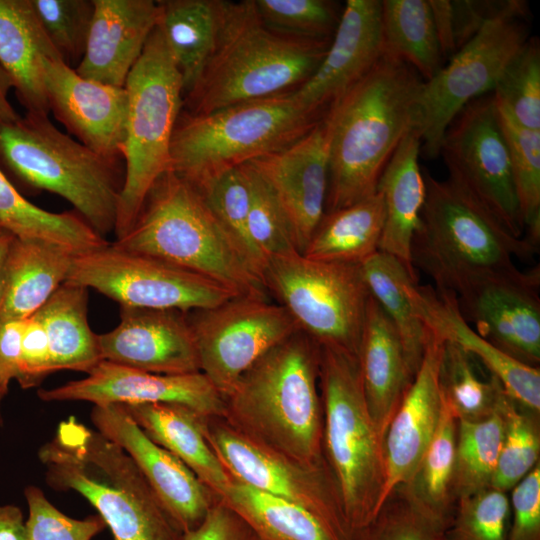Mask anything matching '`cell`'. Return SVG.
<instances>
[{
    "label": "cell",
    "instance_id": "45",
    "mask_svg": "<svg viewBox=\"0 0 540 540\" xmlns=\"http://www.w3.org/2000/svg\"><path fill=\"white\" fill-rule=\"evenodd\" d=\"M443 58H451L489 21L502 15H528L522 0H429Z\"/></svg>",
    "mask_w": 540,
    "mask_h": 540
},
{
    "label": "cell",
    "instance_id": "21",
    "mask_svg": "<svg viewBox=\"0 0 540 540\" xmlns=\"http://www.w3.org/2000/svg\"><path fill=\"white\" fill-rule=\"evenodd\" d=\"M329 138L324 118L294 143L248 162L284 209L301 254L325 214Z\"/></svg>",
    "mask_w": 540,
    "mask_h": 540
},
{
    "label": "cell",
    "instance_id": "47",
    "mask_svg": "<svg viewBox=\"0 0 540 540\" xmlns=\"http://www.w3.org/2000/svg\"><path fill=\"white\" fill-rule=\"evenodd\" d=\"M244 166L250 185L247 229L252 244L266 264L272 257L299 252L292 225L275 194L250 163Z\"/></svg>",
    "mask_w": 540,
    "mask_h": 540
},
{
    "label": "cell",
    "instance_id": "44",
    "mask_svg": "<svg viewBox=\"0 0 540 540\" xmlns=\"http://www.w3.org/2000/svg\"><path fill=\"white\" fill-rule=\"evenodd\" d=\"M196 188L263 279L266 261L252 244L247 229L250 185L244 164L219 173Z\"/></svg>",
    "mask_w": 540,
    "mask_h": 540
},
{
    "label": "cell",
    "instance_id": "56",
    "mask_svg": "<svg viewBox=\"0 0 540 540\" xmlns=\"http://www.w3.org/2000/svg\"><path fill=\"white\" fill-rule=\"evenodd\" d=\"M24 320L0 323V393L3 395L11 380L19 376Z\"/></svg>",
    "mask_w": 540,
    "mask_h": 540
},
{
    "label": "cell",
    "instance_id": "58",
    "mask_svg": "<svg viewBox=\"0 0 540 540\" xmlns=\"http://www.w3.org/2000/svg\"><path fill=\"white\" fill-rule=\"evenodd\" d=\"M12 89L10 78L0 66V120H11L20 116L9 101V93Z\"/></svg>",
    "mask_w": 540,
    "mask_h": 540
},
{
    "label": "cell",
    "instance_id": "27",
    "mask_svg": "<svg viewBox=\"0 0 540 540\" xmlns=\"http://www.w3.org/2000/svg\"><path fill=\"white\" fill-rule=\"evenodd\" d=\"M61 58L30 0H0V66L26 114L48 116L45 62ZM62 59V58H61Z\"/></svg>",
    "mask_w": 540,
    "mask_h": 540
},
{
    "label": "cell",
    "instance_id": "13",
    "mask_svg": "<svg viewBox=\"0 0 540 540\" xmlns=\"http://www.w3.org/2000/svg\"><path fill=\"white\" fill-rule=\"evenodd\" d=\"M65 282L93 288L121 307L185 313L212 308L238 296L202 275L113 243L75 255Z\"/></svg>",
    "mask_w": 540,
    "mask_h": 540
},
{
    "label": "cell",
    "instance_id": "50",
    "mask_svg": "<svg viewBox=\"0 0 540 540\" xmlns=\"http://www.w3.org/2000/svg\"><path fill=\"white\" fill-rule=\"evenodd\" d=\"M507 493L489 488L456 502L447 540H509Z\"/></svg>",
    "mask_w": 540,
    "mask_h": 540
},
{
    "label": "cell",
    "instance_id": "34",
    "mask_svg": "<svg viewBox=\"0 0 540 540\" xmlns=\"http://www.w3.org/2000/svg\"><path fill=\"white\" fill-rule=\"evenodd\" d=\"M384 220L381 196L325 212L304 252L313 260L360 265L379 250Z\"/></svg>",
    "mask_w": 540,
    "mask_h": 540
},
{
    "label": "cell",
    "instance_id": "54",
    "mask_svg": "<svg viewBox=\"0 0 540 540\" xmlns=\"http://www.w3.org/2000/svg\"><path fill=\"white\" fill-rule=\"evenodd\" d=\"M51 372L48 338L36 314L24 320L18 383L31 388Z\"/></svg>",
    "mask_w": 540,
    "mask_h": 540
},
{
    "label": "cell",
    "instance_id": "36",
    "mask_svg": "<svg viewBox=\"0 0 540 540\" xmlns=\"http://www.w3.org/2000/svg\"><path fill=\"white\" fill-rule=\"evenodd\" d=\"M220 501L236 512L259 540H353L310 511L235 480Z\"/></svg>",
    "mask_w": 540,
    "mask_h": 540
},
{
    "label": "cell",
    "instance_id": "42",
    "mask_svg": "<svg viewBox=\"0 0 540 540\" xmlns=\"http://www.w3.org/2000/svg\"><path fill=\"white\" fill-rule=\"evenodd\" d=\"M495 105L507 144L513 183L525 227L524 237L539 246L540 130L520 125L496 102Z\"/></svg>",
    "mask_w": 540,
    "mask_h": 540
},
{
    "label": "cell",
    "instance_id": "51",
    "mask_svg": "<svg viewBox=\"0 0 540 540\" xmlns=\"http://www.w3.org/2000/svg\"><path fill=\"white\" fill-rule=\"evenodd\" d=\"M353 540H447L446 527L396 488Z\"/></svg>",
    "mask_w": 540,
    "mask_h": 540
},
{
    "label": "cell",
    "instance_id": "20",
    "mask_svg": "<svg viewBox=\"0 0 540 540\" xmlns=\"http://www.w3.org/2000/svg\"><path fill=\"white\" fill-rule=\"evenodd\" d=\"M44 83L49 110L70 134L107 159L123 160L128 110L124 87L82 77L61 58L45 62Z\"/></svg>",
    "mask_w": 540,
    "mask_h": 540
},
{
    "label": "cell",
    "instance_id": "48",
    "mask_svg": "<svg viewBox=\"0 0 540 540\" xmlns=\"http://www.w3.org/2000/svg\"><path fill=\"white\" fill-rule=\"evenodd\" d=\"M254 4L272 30L318 40L333 38L343 9L331 0H254Z\"/></svg>",
    "mask_w": 540,
    "mask_h": 540
},
{
    "label": "cell",
    "instance_id": "2",
    "mask_svg": "<svg viewBox=\"0 0 540 540\" xmlns=\"http://www.w3.org/2000/svg\"><path fill=\"white\" fill-rule=\"evenodd\" d=\"M321 346L301 330L261 356L224 398L223 419L252 440L304 466L323 455Z\"/></svg>",
    "mask_w": 540,
    "mask_h": 540
},
{
    "label": "cell",
    "instance_id": "49",
    "mask_svg": "<svg viewBox=\"0 0 540 540\" xmlns=\"http://www.w3.org/2000/svg\"><path fill=\"white\" fill-rule=\"evenodd\" d=\"M62 60L72 68L82 60L94 15V0H30Z\"/></svg>",
    "mask_w": 540,
    "mask_h": 540
},
{
    "label": "cell",
    "instance_id": "19",
    "mask_svg": "<svg viewBox=\"0 0 540 540\" xmlns=\"http://www.w3.org/2000/svg\"><path fill=\"white\" fill-rule=\"evenodd\" d=\"M90 417L96 430L132 458L183 534L202 522L218 499L180 459L149 438L118 404L94 406Z\"/></svg>",
    "mask_w": 540,
    "mask_h": 540
},
{
    "label": "cell",
    "instance_id": "46",
    "mask_svg": "<svg viewBox=\"0 0 540 540\" xmlns=\"http://www.w3.org/2000/svg\"><path fill=\"white\" fill-rule=\"evenodd\" d=\"M495 102L520 125L540 130V42L529 37L493 91Z\"/></svg>",
    "mask_w": 540,
    "mask_h": 540
},
{
    "label": "cell",
    "instance_id": "40",
    "mask_svg": "<svg viewBox=\"0 0 540 540\" xmlns=\"http://www.w3.org/2000/svg\"><path fill=\"white\" fill-rule=\"evenodd\" d=\"M478 360L458 345L442 340L439 365L441 398L457 421H479L497 409L503 387L491 374L482 377Z\"/></svg>",
    "mask_w": 540,
    "mask_h": 540
},
{
    "label": "cell",
    "instance_id": "1",
    "mask_svg": "<svg viewBox=\"0 0 540 540\" xmlns=\"http://www.w3.org/2000/svg\"><path fill=\"white\" fill-rule=\"evenodd\" d=\"M423 79L404 62L382 54L371 71L325 117L329 171L325 212L376 193L403 138L416 130Z\"/></svg>",
    "mask_w": 540,
    "mask_h": 540
},
{
    "label": "cell",
    "instance_id": "14",
    "mask_svg": "<svg viewBox=\"0 0 540 540\" xmlns=\"http://www.w3.org/2000/svg\"><path fill=\"white\" fill-rule=\"evenodd\" d=\"M440 154L448 179L509 233L523 238L524 222L492 93L472 100L458 113L444 134Z\"/></svg>",
    "mask_w": 540,
    "mask_h": 540
},
{
    "label": "cell",
    "instance_id": "33",
    "mask_svg": "<svg viewBox=\"0 0 540 540\" xmlns=\"http://www.w3.org/2000/svg\"><path fill=\"white\" fill-rule=\"evenodd\" d=\"M158 3V26L182 77L185 96L195 85L215 47L222 0H162Z\"/></svg>",
    "mask_w": 540,
    "mask_h": 540
},
{
    "label": "cell",
    "instance_id": "12",
    "mask_svg": "<svg viewBox=\"0 0 540 540\" xmlns=\"http://www.w3.org/2000/svg\"><path fill=\"white\" fill-rule=\"evenodd\" d=\"M528 15L507 14L486 23L430 80L423 81L416 131L421 151L435 158L444 134L472 100L492 93L529 39Z\"/></svg>",
    "mask_w": 540,
    "mask_h": 540
},
{
    "label": "cell",
    "instance_id": "15",
    "mask_svg": "<svg viewBox=\"0 0 540 540\" xmlns=\"http://www.w3.org/2000/svg\"><path fill=\"white\" fill-rule=\"evenodd\" d=\"M193 312L200 372L223 398L261 356L300 330L282 305L264 298L238 295Z\"/></svg>",
    "mask_w": 540,
    "mask_h": 540
},
{
    "label": "cell",
    "instance_id": "18",
    "mask_svg": "<svg viewBox=\"0 0 540 540\" xmlns=\"http://www.w3.org/2000/svg\"><path fill=\"white\" fill-rule=\"evenodd\" d=\"M46 402L86 401L94 406L162 403L186 407L203 418L223 417L225 400L201 372L164 375L102 360L83 379L41 389Z\"/></svg>",
    "mask_w": 540,
    "mask_h": 540
},
{
    "label": "cell",
    "instance_id": "23",
    "mask_svg": "<svg viewBox=\"0 0 540 540\" xmlns=\"http://www.w3.org/2000/svg\"><path fill=\"white\" fill-rule=\"evenodd\" d=\"M186 314L174 309L121 307L119 324L97 335L102 360L164 375L200 372Z\"/></svg>",
    "mask_w": 540,
    "mask_h": 540
},
{
    "label": "cell",
    "instance_id": "41",
    "mask_svg": "<svg viewBox=\"0 0 540 540\" xmlns=\"http://www.w3.org/2000/svg\"><path fill=\"white\" fill-rule=\"evenodd\" d=\"M503 434L499 402L494 413L485 419L458 421L454 468L456 501L492 488Z\"/></svg>",
    "mask_w": 540,
    "mask_h": 540
},
{
    "label": "cell",
    "instance_id": "57",
    "mask_svg": "<svg viewBox=\"0 0 540 540\" xmlns=\"http://www.w3.org/2000/svg\"><path fill=\"white\" fill-rule=\"evenodd\" d=\"M0 540H28L23 513L17 506H0Z\"/></svg>",
    "mask_w": 540,
    "mask_h": 540
},
{
    "label": "cell",
    "instance_id": "26",
    "mask_svg": "<svg viewBox=\"0 0 540 540\" xmlns=\"http://www.w3.org/2000/svg\"><path fill=\"white\" fill-rule=\"evenodd\" d=\"M153 0H94L84 56L75 71L87 79L123 88L158 25Z\"/></svg>",
    "mask_w": 540,
    "mask_h": 540
},
{
    "label": "cell",
    "instance_id": "9",
    "mask_svg": "<svg viewBox=\"0 0 540 540\" xmlns=\"http://www.w3.org/2000/svg\"><path fill=\"white\" fill-rule=\"evenodd\" d=\"M320 120L294 90L205 114L181 112L170 148V171L197 187L228 169L278 151Z\"/></svg>",
    "mask_w": 540,
    "mask_h": 540
},
{
    "label": "cell",
    "instance_id": "53",
    "mask_svg": "<svg viewBox=\"0 0 540 540\" xmlns=\"http://www.w3.org/2000/svg\"><path fill=\"white\" fill-rule=\"evenodd\" d=\"M509 540H540V462L511 490Z\"/></svg>",
    "mask_w": 540,
    "mask_h": 540
},
{
    "label": "cell",
    "instance_id": "4",
    "mask_svg": "<svg viewBox=\"0 0 540 540\" xmlns=\"http://www.w3.org/2000/svg\"><path fill=\"white\" fill-rule=\"evenodd\" d=\"M47 484L86 498L113 540H183L132 458L96 429L70 417L38 452Z\"/></svg>",
    "mask_w": 540,
    "mask_h": 540
},
{
    "label": "cell",
    "instance_id": "39",
    "mask_svg": "<svg viewBox=\"0 0 540 540\" xmlns=\"http://www.w3.org/2000/svg\"><path fill=\"white\" fill-rule=\"evenodd\" d=\"M457 425V419L442 400L439 422L427 450L410 478L397 487L410 502L446 529L457 502L454 495Z\"/></svg>",
    "mask_w": 540,
    "mask_h": 540
},
{
    "label": "cell",
    "instance_id": "11",
    "mask_svg": "<svg viewBox=\"0 0 540 540\" xmlns=\"http://www.w3.org/2000/svg\"><path fill=\"white\" fill-rule=\"evenodd\" d=\"M263 281L302 332L320 346L358 355L370 298L360 265L313 260L295 251L270 258Z\"/></svg>",
    "mask_w": 540,
    "mask_h": 540
},
{
    "label": "cell",
    "instance_id": "37",
    "mask_svg": "<svg viewBox=\"0 0 540 540\" xmlns=\"http://www.w3.org/2000/svg\"><path fill=\"white\" fill-rule=\"evenodd\" d=\"M370 296L379 304L396 329L413 377L423 359L429 331L417 315L408 285L417 276L397 258L377 251L360 264Z\"/></svg>",
    "mask_w": 540,
    "mask_h": 540
},
{
    "label": "cell",
    "instance_id": "55",
    "mask_svg": "<svg viewBox=\"0 0 540 540\" xmlns=\"http://www.w3.org/2000/svg\"><path fill=\"white\" fill-rule=\"evenodd\" d=\"M183 540L259 539L236 512L218 500L196 528L184 533Z\"/></svg>",
    "mask_w": 540,
    "mask_h": 540
},
{
    "label": "cell",
    "instance_id": "8",
    "mask_svg": "<svg viewBox=\"0 0 540 540\" xmlns=\"http://www.w3.org/2000/svg\"><path fill=\"white\" fill-rule=\"evenodd\" d=\"M119 165L61 132L48 116L0 120V168L70 202L102 237L115 228L124 182Z\"/></svg>",
    "mask_w": 540,
    "mask_h": 540
},
{
    "label": "cell",
    "instance_id": "22",
    "mask_svg": "<svg viewBox=\"0 0 540 540\" xmlns=\"http://www.w3.org/2000/svg\"><path fill=\"white\" fill-rule=\"evenodd\" d=\"M381 0H347L328 50L311 77L294 90L318 120L375 66L382 56Z\"/></svg>",
    "mask_w": 540,
    "mask_h": 540
},
{
    "label": "cell",
    "instance_id": "25",
    "mask_svg": "<svg viewBox=\"0 0 540 540\" xmlns=\"http://www.w3.org/2000/svg\"><path fill=\"white\" fill-rule=\"evenodd\" d=\"M441 351L442 340L429 332L419 369L385 433L386 481L382 505L397 487L410 478L435 434L442 409L439 386Z\"/></svg>",
    "mask_w": 540,
    "mask_h": 540
},
{
    "label": "cell",
    "instance_id": "16",
    "mask_svg": "<svg viewBox=\"0 0 540 540\" xmlns=\"http://www.w3.org/2000/svg\"><path fill=\"white\" fill-rule=\"evenodd\" d=\"M204 434L233 480L298 505L353 538L327 464L296 463L252 440L222 417L206 418Z\"/></svg>",
    "mask_w": 540,
    "mask_h": 540
},
{
    "label": "cell",
    "instance_id": "5",
    "mask_svg": "<svg viewBox=\"0 0 540 540\" xmlns=\"http://www.w3.org/2000/svg\"><path fill=\"white\" fill-rule=\"evenodd\" d=\"M116 247L211 279L237 295L268 299L264 281L190 182L167 171Z\"/></svg>",
    "mask_w": 540,
    "mask_h": 540
},
{
    "label": "cell",
    "instance_id": "59",
    "mask_svg": "<svg viewBox=\"0 0 540 540\" xmlns=\"http://www.w3.org/2000/svg\"><path fill=\"white\" fill-rule=\"evenodd\" d=\"M14 236L8 231L0 228V298L2 290V267L8 246Z\"/></svg>",
    "mask_w": 540,
    "mask_h": 540
},
{
    "label": "cell",
    "instance_id": "52",
    "mask_svg": "<svg viewBox=\"0 0 540 540\" xmlns=\"http://www.w3.org/2000/svg\"><path fill=\"white\" fill-rule=\"evenodd\" d=\"M29 515L25 521L28 540H92L106 524L99 515L74 519L59 511L36 486L24 491Z\"/></svg>",
    "mask_w": 540,
    "mask_h": 540
},
{
    "label": "cell",
    "instance_id": "3",
    "mask_svg": "<svg viewBox=\"0 0 540 540\" xmlns=\"http://www.w3.org/2000/svg\"><path fill=\"white\" fill-rule=\"evenodd\" d=\"M331 40L279 33L261 20L254 0H222L215 47L184 96L186 112L205 114L295 90L318 68Z\"/></svg>",
    "mask_w": 540,
    "mask_h": 540
},
{
    "label": "cell",
    "instance_id": "24",
    "mask_svg": "<svg viewBox=\"0 0 540 540\" xmlns=\"http://www.w3.org/2000/svg\"><path fill=\"white\" fill-rule=\"evenodd\" d=\"M408 293L419 318L434 336L475 357L519 406L540 413V369L526 365L487 341L463 317L452 291L412 281Z\"/></svg>",
    "mask_w": 540,
    "mask_h": 540
},
{
    "label": "cell",
    "instance_id": "30",
    "mask_svg": "<svg viewBox=\"0 0 540 540\" xmlns=\"http://www.w3.org/2000/svg\"><path fill=\"white\" fill-rule=\"evenodd\" d=\"M74 256L55 244L13 237L2 267L0 323L35 314L66 281Z\"/></svg>",
    "mask_w": 540,
    "mask_h": 540
},
{
    "label": "cell",
    "instance_id": "31",
    "mask_svg": "<svg viewBox=\"0 0 540 540\" xmlns=\"http://www.w3.org/2000/svg\"><path fill=\"white\" fill-rule=\"evenodd\" d=\"M118 405L149 438L180 459L218 500L226 494L233 479L205 438L206 418L178 405Z\"/></svg>",
    "mask_w": 540,
    "mask_h": 540
},
{
    "label": "cell",
    "instance_id": "10",
    "mask_svg": "<svg viewBox=\"0 0 540 540\" xmlns=\"http://www.w3.org/2000/svg\"><path fill=\"white\" fill-rule=\"evenodd\" d=\"M124 88L128 110L122 150L124 182L114 228L116 240L132 228L157 179L170 171L171 140L184 107L182 77L158 25Z\"/></svg>",
    "mask_w": 540,
    "mask_h": 540
},
{
    "label": "cell",
    "instance_id": "60",
    "mask_svg": "<svg viewBox=\"0 0 540 540\" xmlns=\"http://www.w3.org/2000/svg\"><path fill=\"white\" fill-rule=\"evenodd\" d=\"M5 397V395H3L2 393H0V426L3 424V414H2V408H1V405H2V401H3V398Z\"/></svg>",
    "mask_w": 540,
    "mask_h": 540
},
{
    "label": "cell",
    "instance_id": "17",
    "mask_svg": "<svg viewBox=\"0 0 540 540\" xmlns=\"http://www.w3.org/2000/svg\"><path fill=\"white\" fill-rule=\"evenodd\" d=\"M540 269L474 280L457 294L460 311L487 341L532 367L540 363Z\"/></svg>",
    "mask_w": 540,
    "mask_h": 540
},
{
    "label": "cell",
    "instance_id": "28",
    "mask_svg": "<svg viewBox=\"0 0 540 540\" xmlns=\"http://www.w3.org/2000/svg\"><path fill=\"white\" fill-rule=\"evenodd\" d=\"M365 400L383 437L412 376L401 339L379 304L370 296L358 350Z\"/></svg>",
    "mask_w": 540,
    "mask_h": 540
},
{
    "label": "cell",
    "instance_id": "7",
    "mask_svg": "<svg viewBox=\"0 0 540 540\" xmlns=\"http://www.w3.org/2000/svg\"><path fill=\"white\" fill-rule=\"evenodd\" d=\"M319 386L323 455L354 539L382 505L386 481L384 439L368 410L358 355L321 346Z\"/></svg>",
    "mask_w": 540,
    "mask_h": 540
},
{
    "label": "cell",
    "instance_id": "32",
    "mask_svg": "<svg viewBox=\"0 0 540 540\" xmlns=\"http://www.w3.org/2000/svg\"><path fill=\"white\" fill-rule=\"evenodd\" d=\"M88 288L64 282L35 313L49 344L51 372L74 370L86 374L102 361L97 334L87 319Z\"/></svg>",
    "mask_w": 540,
    "mask_h": 540
},
{
    "label": "cell",
    "instance_id": "43",
    "mask_svg": "<svg viewBox=\"0 0 540 540\" xmlns=\"http://www.w3.org/2000/svg\"><path fill=\"white\" fill-rule=\"evenodd\" d=\"M499 409L504 434L492 488L507 493L539 463V414L519 406L504 391Z\"/></svg>",
    "mask_w": 540,
    "mask_h": 540
},
{
    "label": "cell",
    "instance_id": "6",
    "mask_svg": "<svg viewBox=\"0 0 540 540\" xmlns=\"http://www.w3.org/2000/svg\"><path fill=\"white\" fill-rule=\"evenodd\" d=\"M426 194L411 244L413 268L437 289L457 294L470 282L519 269L539 246L517 238L476 200L451 182L423 171Z\"/></svg>",
    "mask_w": 540,
    "mask_h": 540
},
{
    "label": "cell",
    "instance_id": "35",
    "mask_svg": "<svg viewBox=\"0 0 540 540\" xmlns=\"http://www.w3.org/2000/svg\"><path fill=\"white\" fill-rule=\"evenodd\" d=\"M0 228L19 239L61 246L74 255L109 244L80 215L49 212L30 202L1 168Z\"/></svg>",
    "mask_w": 540,
    "mask_h": 540
},
{
    "label": "cell",
    "instance_id": "29",
    "mask_svg": "<svg viewBox=\"0 0 540 540\" xmlns=\"http://www.w3.org/2000/svg\"><path fill=\"white\" fill-rule=\"evenodd\" d=\"M421 141L416 130L401 141L387 163L377 185L384 220L379 250L402 262L416 275L411 244L424 205L426 186L419 165Z\"/></svg>",
    "mask_w": 540,
    "mask_h": 540
},
{
    "label": "cell",
    "instance_id": "38",
    "mask_svg": "<svg viewBox=\"0 0 540 540\" xmlns=\"http://www.w3.org/2000/svg\"><path fill=\"white\" fill-rule=\"evenodd\" d=\"M382 54L398 59L423 79L443 67V55L429 0H381Z\"/></svg>",
    "mask_w": 540,
    "mask_h": 540
}]
</instances>
